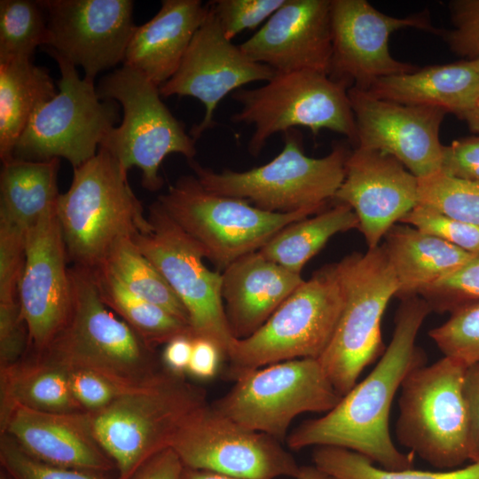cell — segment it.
Wrapping results in <instances>:
<instances>
[{
  "label": "cell",
  "mask_w": 479,
  "mask_h": 479,
  "mask_svg": "<svg viewBox=\"0 0 479 479\" xmlns=\"http://www.w3.org/2000/svg\"><path fill=\"white\" fill-rule=\"evenodd\" d=\"M419 204L479 227V184L449 177L438 171L418 178Z\"/></svg>",
  "instance_id": "36"
},
{
  "label": "cell",
  "mask_w": 479,
  "mask_h": 479,
  "mask_svg": "<svg viewBox=\"0 0 479 479\" xmlns=\"http://www.w3.org/2000/svg\"><path fill=\"white\" fill-rule=\"evenodd\" d=\"M439 171L479 184V136L457 139L444 145Z\"/></svg>",
  "instance_id": "46"
},
{
  "label": "cell",
  "mask_w": 479,
  "mask_h": 479,
  "mask_svg": "<svg viewBox=\"0 0 479 479\" xmlns=\"http://www.w3.org/2000/svg\"><path fill=\"white\" fill-rule=\"evenodd\" d=\"M468 420L469 460L479 461V364L467 366L463 385Z\"/></svg>",
  "instance_id": "47"
},
{
  "label": "cell",
  "mask_w": 479,
  "mask_h": 479,
  "mask_svg": "<svg viewBox=\"0 0 479 479\" xmlns=\"http://www.w3.org/2000/svg\"><path fill=\"white\" fill-rule=\"evenodd\" d=\"M240 47L277 73L311 70L329 75L331 0H286Z\"/></svg>",
  "instance_id": "22"
},
{
  "label": "cell",
  "mask_w": 479,
  "mask_h": 479,
  "mask_svg": "<svg viewBox=\"0 0 479 479\" xmlns=\"http://www.w3.org/2000/svg\"><path fill=\"white\" fill-rule=\"evenodd\" d=\"M336 202L313 216L287 225L258 251L266 259L301 274L304 265L334 235L358 229V219L351 207Z\"/></svg>",
  "instance_id": "31"
},
{
  "label": "cell",
  "mask_w": 479,
  "mask_h": 479,
  "mask_svg": "<svg viewBox=\"0 0 479 479\" xmlns=\"http://www.w3.org/2000/svg\"><path fill=\"white\" fill-rule=\"evenodd\" d=\"M71 391L85 412L102 409L132 389H126L109 379L92 371L68 369Z\"/></svg>",
  "instance_id": "44"
},
{
  "label": "cell",
  "mask_w": 479,
  "mask_h": 479,
  "mask_svg": "<svg viewBox=\"0 0 479 479\" xmlns=\"http://www.w3.org/2000/svg\"><path fill=\"white\" fill-rule=\"evenodd\" d=\"M350 153L342 143L321 158L306 155L301 135L294 129L284 133V146L268 163L246 171L206 168L188 161L196 178L209 192L239 198L272 213L325 209L334 199L345 176Z\"/></svg>",
  "instance_id": "5"
},
{
  "label": "cell",
  "mask_w": 479,
  "mask_h": 479,
  "mask_svg": "<svg viewBox=\"0 0 479 479\" xmlns=\"http://www.w3.org/2000/svg\"><path fill=\"white\" fill-rule=\"evenodd\" d=\"M313 463L332 479H479V461L443 471L413 468L389 470L355 452L332 446L316 447Z\"/></svg>",
  "instance_id": "34"
},
{
  "label": "cell",
  "mask_w": 479,
  "mask_h": 479,
  "mask_svg": "<svg viewBox=\"0 0 479 479\" xmlns=\"http://www.w3.org/2000/svg\"><path fill=\"white\" fill-rule=\"evenodd\" d=\"M418 186V177L393 156L356 146L334 200L351 207L368 248H374L419 203Z\"/></svg>",
  "instance_id": "21"
},
{
  "label": "cell",
  "mask_w": 479,
  "mask_h": 479,
  "mask_svg": "<svg viewBox=\"0 0 479 479\" xmlns=\"http://www.w3.org/2000/svg\"><path fill=\"white\" fill-rule=\"evenodd\" d=\"M47 20V48L84 70L94 82L123 62L136 28L131 0H38Z\"/></svg>",
  "instance_id": "17"
},
{
  "label": "cell",
  "mask_w": 479,
  "mask_h": 479,
  "mask_svg": "<svg viewBox=\"0 0 479 479\" xmlns=\"http://www.w3.org/2000/svg\"><path fill=\"white\" fill-rule=\"evenodd\" d=\"M303 280L259 251L230 264L222 273V297L232 335L254 334Z\"/></svg>",
  "instance_id": "24"
},
{
  "label": "cell",
  "mask_w": 479,
  "mask_h": 479,
  "mask_svg": "<svg viewBox=\"0 0 479 479\" xmlns=\"http://www.w3.org/2000/svg\"><path fill=\"white\" fill-rule=\"evenodd\" d=\"M286 0H215L208 4L227 39L254 29L276 12Z\"/></svg>",
  "instance_id": "41"
},
{
  "label": "cell",
  "mask_w": 479,
  "mask_h": 479,
  "mask_svg": "<svg viewBox=\"0 0 479 479\" xmlns=\"http://www.w3.org/2000/svg\"><path fill=\"white\" fill-rule=\"evenodd\" d=\"M461 119L465 120L469 129L479 136V98L463 114Z\"/></svg>",
  "instance_id": "52"
},
{
  "label": "cell",
  "mask_w": 479,
  "mask_h": 479,
  "mask_svg": "<svg viewBox=\"0 0 479 479\" xmlns=\"http://www.w3.org/2000/svg\"><path fill=\"white\" fill-rule=\"evenodd\" d=\"M341 398L318 359L297 358L241 375L211 405L234 422L280 442L295 417L326 413Z\"/></svg>",
  "instance_id": "12"
},
{
  "label": "cell",
  "mask_w": 479,
  "mask_h": 479,
  "mask_svg": "<svg viewBox=\"0 0 479 479\" xmlns=\"http://www.w3.org/2000/svg\"><path fill=\"white\" fill-rule=\"evenodd\" d=\"M28 349L29 334L19 299L0 302V368L24 357Z\"/></svg>",
  "instance_id": "45"
},
{
  "label": "cell",
  "mask_w": 479,
  "mask_h": 479,
  "mask_svg": "<svg viewBox=\"0 0 479 479\" xmlns=\"http://www.w3.org/2000/svg\"><path fill=\"white\" fill-rule=\"evenodd\" d=\"M398 223L382 244L398 280L401 300L421 291L464 265L473 255L447 241Z\"/></svg>",
  "instance_id": "27"
},
{
  "label": "cell",
  "mask_w": 479,
  "mask_h": 479,
  "mask_svg": "<svg viewBox=\"0 0 479 479\" xmlns=\"http://www.w3.org/2000/svg\"><path fill=\"white\" fill-rule=\"evenodd\" d=\"M206 404L204 389L164 366L146 384L86 413L95 439L117 469V479H129L147 459L170 447L180 428Z\"/></svg>",
  "instance_id": "4"
},
{
  "label": "cell",
  "mask_w": 479,
  "mask_h": 479,
  "mask_svg": "<svg viewBox=\"0 0 479 479\" xmlns=\"http://www.w3.org/2000/svg\"><path fill=\"white\" fill-rule=\"evenodd\" d=\"M169 216L202 248L205 258L224 270L258 251L287 225L317 214L272 213L248 201L205 189L195 176H183L158 197Z\"/></svg>",
  "instance_id": "11"
},
{
  "label": "cell",
  "mask_w": 479,
  "mask_h": 479,
  "mask_svg": "<svg viewBox=\"0 0 479 479\" xmlns=\"http://www.w3.org/2000/svg\"><path fill=\"white\" fill-rule=\"evenodd\" d=\"M26 232L0 223V302L18 299L25 265Z\"/></svg>",
  "instance_id": "43"
},
{
  "label": "cell",
  "mask_w": 479,
  "mask_h": 479,
  "mask_svg": "<svg viewBox=\"0 0 479 479\" xmlns=\"http://www.w3.org/2000/svg\"><path fill=\"white\" fill-rule=\"evenodd\" d=\"M452 28L440 32L450 50L458 56L479 58V0L449 3Z\"/></svg>",
  "instance_id": "42"
},
{
  "label": "cell",
  "mask_w": 479,
  "mask_h": 479,
  "mask_svg": "<svg viewBox=\"0 0 479 479\" xmlns=\"http://www.w3.org/2000/svg\"><path fill=\"white\" fill-rule=\"evenodd\" d=\"M343 306L336 263L313 273L251 335L236 339L227 359L237 380L278 362L318 359L329 344Z\"/></svg>",
  "instance_id": "7"
},
{
  "label": "cell",
  "mask_w": 479,
  "mask_h": 479,
  "mask_svg": "<svg viewBox=\"0 0 479 479\" xmlns=\"http://www.w3.org/2000/svg\"><path fill=\"white\" fill-rule=\"evenodd\" d=\"M0 175V223L24 232L56 208L59 159L29 161L12 156Z\"/></svg>",
  "instance_id": "29"
},
{
  "label": "cell",
  "mask_w": 479,
  "mask_h": 479,
  "mask_svg": "<svg viewBox=\"0 0 479 479\" xmlns=\"http://www.w3.org/2000/svg\"><path fill=\"white\" fill-rule=\"evenodd\" d=\"M104 303L145 342L155 348L179 335H192L187 323L165 309L135 295L101 269L90 271Z\"/></svg>",
  "instance_id": "32"
},
{
  "label": "cell",
  "mask_w": 479,
  "mask_h": 479,
  "mask_svg": "<svg viewBox=\"0 0 479 479\" xmlns=\"http://www.w3.org/2000/svg\"><path fill=\"white\" fill-rule=\"evenodd\" d=\"M365 90L378 98L436 107L461 118L479 98V70L474 59L429 66L381 78Z\"/></svg>",
  "instance_id": "26"
},
{
  "label": "cell",
  "mask_w": 479,
  "mask_h": 479,
  "mask_svg": "<svg viewBox=\"0 0 479 479\" xmlns=\"http://www.w3.org/2000/svg\"><path fill=\"white\" fill-rule=\"evenodd\" d=\"M409 27L438 35L441 32L427 11L394 17L365 0H331L329 76L349 88L367 90L381 78L416 71L418 67L396 59L389 46L392 33Z\"/></svg>",
  "instance_id": "16"
},
{
  "label": "cell",
  "mask_w": 479,
  "mask_h": 479,
  "mask_svg": "<svg viewBox=\"0 0 479 479\" xmlns=\"http://www.w3.org/2000/svg\"><path fill=\"white\" fill-rule=\"evenodd\" d=\"M399 223L437 237L467 252H479V227L448 217L427 206L418 203Z\"/></svg>",
  "instance_id": "40"
},
{
  "label": "cell",
  "mask_w": 479,
  "mask_h": 479,
  "mask_svg": "<svg viewBox=\"0 0 479 479\" xmlns=\"http://www.w3.org/2000/svg\"><path fill=\"white\" fill-rule=\"evenodd\" d=\"M343 306L318 361L341 397L357 382L365 368L383 354L381 320L399 284L383 245L354 252L336 263Z\"/></svg>",
  "instance_id": "6"
},
{
  "label": "cell",
  "mask_w": 479,
  "mask_h": 479,
  "mask_svg": "<svg viewBox=\"0 0 479 479\" xmlns=\"http://www.w3.org/2000/svg\"><path fill=\"white\" fill-rule=\"evenodd\" d=\"M181 479H240L211 471L192 469L185 467L183 469Z\"/></svg>",
  "instance_id": "51"
},
{
  "label": "cell",
  "mask_w": 479,
  "mask_h": 479,
  "mask_svg": "<svg viewBox=\"0 0 479 479\" xmlns=\"http://www.w3.org/2000/svg\"><path fill=\"white\" fill-rule=\"evenodd\" d=\"M431 311L452 312L479 301V252L454 272L421 291L419 294Z\"/></svg>",
  "instance_id": "38"
},
{
  "label": "cell",
  "mask_w": 479,
  "mask_h": 479,
  "mask_svg": "<svg viewBox=\"0 0 479 479\" xmlns=\"http://www.w3.org/2000/svg\"><path fill=\"white\" fill-rule=\"evenodd\" d=\"M0 479H7L4 474L1 473Z\"/></svg>",
  "instance_id": "55"
},
{
  "label": "cell",
  "mask_w": 479,
  "mask_h": 479,
  "mask_svg": "<svg viewBox=\"0 0 479 479\" xmlns=\"http://www.w3.org/2000/svg\"><path fill=\"white\" fill-rule=\"evenodd\" d=\"M0 431L31 457L52 466L101 473L115 467L95 439L86 412L58 413L18 405Z\"/></svg>",
  "instance_id": "23"
},
{
  "label": "cell",
  "mask_w": 479,
  "mask_h": 479,
  "mask_svg": "<svg viewBox=\"0 0 479 479\" xmlns=\"http://www.w3.org/2000/svg\"><path fill=\"white\" fill-rule=\"evenodd\" d=\"M170 448L185 467L240 479L295 478L301 468L279 440L234 422L209 404L189 417Z\"/></svg>",
  "instance_id": "15"
},
{
  "label": "cell",
  "mask_w": 479,
  "mask_h": 479,
  "mask_svg": "<svg viewBox=\"0 0 479 479\" xmlns=\"http://www.w3.org/2000/svg\"><path fill=\"white\" fill-rule=\"evenodd\" d=\"M96 90L101 99L119 103L123 112L122 123L108 131L98 148L127 172L140 169L145 189L161 188L159 169L168 155L179 153L193 160L196 140L162 102L159 86L141 73L123 65L102 77Z\"/></svg>",
  "instance_id": "9"
},
{
  "label": "cell",
  "mask_w": 479,
  "mask_h": 479,
  "mask_svg": "<svg viewBox=\"0 0 479 479\" xmlns=\"http://www.w3.org/2000/svg\"><path fill=\"white\" fill-rule=\"evenodd\" d=\"M0 463L7 479H106L105 473L42 462L26 453L5 434L1 435Z\"/></svg>",
  "instance_id": "39"
},
{
  "label": "cell",
  "mask_w": 479,
  "mask_h": 479,
  "mask_svg": "<svg viewBox=\"0 0 479 479\" xmlns=\"http://www.w3.org/2000/svg\"><path fill=\"white\" fill-rule=\"evenodd\" d=\"M474 61H475V65H476V67H477V68L479 70V58L474 59Z\"/></svg>",
  "instance_id": "54"
},
{
  "label": "cell",
  "mask_w": 479,
  "mask_h": 479,
  "mask_svg": "<svg viewBox=\"0 0 479 479\" xmlns=\"http://www.w3.org/2000/svg\"><path fill=\"white\" fill-rule=\"evenodd\" d=\"M49 31L39 1H0V62L31 59L38 46H47Z\"/></svg>",
  "instance_id": "35"
},
{
  "label": "cell",
  "mask_w": 479,
  "mask_h": 479,
  "mask_svg": "<svg viewBox=\"0 0 479 479\" xmlns=\"http://www.w3.org/2000/svg\"><path fill=\"white\" fill-rule=\"evenodd\" d=\"M192 348L191 335H179L165 344L161 359L163 365L169 371L183 374L187 373Z\"/></svg>",
  "instance_id": "50"
},
{
  "label": "cell",
  "mask_w": 479,
  "mask_h": 479,
  "mask_svg": "<svg viewBox=\"0 0 479 479\" xmlns=\"http://www.w3.org/2000/svg\"><path fill=\"white\" fill-rule=\"evenodd\" d=\"M348 94L357 126L356 146L393 156L418 178L440 170L444 111L378 98L356 87L349 88Z\"/></svg>",
  "instance_id": "20"
},
{
  "label": "cell",
  "mask_w": 479,
  "mask_h": 479,
  "mask_svg": "<svg viewBox=\"0 0 479 479\" xmlns=\"http://www.w3.org/2000/svg\"><path fill=\"white\" fill-rule=\"evenodd\" d=\"M349 88L317 71L277 73L265 85L232 93L241 108L231 120L254 126L248 143V152L254 156L272 135L294 127H306L315 135L329 130L356 145L357 126Z\"/></svg>",
  "instance_id": "10"
},
{
  "label": "cell",
  "mask_w": 479,
  "mask_h": 479,
  "mask_svg": "<svg viewBox=\"0 0 479 479\" xmlns=\"http://www.w3.org/2000/svg\"><path fill=\"white\" fill-rule=\"evenodd\" d=\"M201 25L194 34L174 75L159 87L162 97H192L205 107L202 121L192 126L197 140L214 126V112L231 92L256 81H270L277 72L247 56L240 45L224 35L208 4Z\"/></svg>",
  "instance_id": "18"
},
{
  "label": "cell",
  "mask_w": 479,
  "mask_h": 479,
  "mask_svg": "<svg viewBox=\"0 0 479 479\" xmlns=\"http://www.w3.org/2000/svg\"><path fill=\"white\" fill-rule=\"evenodd\" d=\"M58 63L59 92L41 105L16 143L13 156L29 161L64 158L76 168L98 153L119 117L117 102L101 99L94 82L67 59L44 48Z\"/></svg>",
  "instance_id": "13"
},
{
  "label": "cell",
  "mask_w": 479,
  "mask_h": 479,
  "mask_svg": "<svg viewBox=\"0 0 479 479\" xmlns=\"http://www.w3.org/2000/svg\"><path fill=\"white\" fill-rule=\"evenodd\" d=\"M18 405L48 412H85L71 391L67 369L32 354L0 368V424Z\"/></svg>",
  "instance_id": "28"
},
{
  "label": "cell",
  "mask_w": 479,
  "mask_h": 479,
  "mask_svg": "<svg viewBox=\"0 0 479 479\" xmlns=\"http://www.w3.org/2000/svg\"><path fill=\"white\" fill-rule=\"evenodd\" d=\"M431 310L420 296L402 299L390 343L371 373L325 415L308 420L287 437L292 450L332 446L359 453L389 470L412 468L413 454L394 444L389 416L395 396L405 377L426 365L416 337Z\"/></svg>",
  "instance_id": "1"
},
{
  "label": "cell",
  "mask_w": 479,
  "mask_h": 479,
  "mask_svg": "<svg viewBox=\"0 0 479 479\" xmlns=\"http://www.w3.org/2000/svg\"><path fill=\"white\" fill-rule=\"evenodd\" d=\"M183 469L179 457L169 447L147 459L129 479H181Z\"/></svg>",
  "instance_id": "49"
},
{
  "label": "cell",
  "mask_w": 479,
  "mask_h": 479,
  "mask_svg": "<svg viewBox=\"0 0 479 479\" xmlns=\"http://www.w3.org/2000/svg\"><path fill=\"white\" fill-rule=\"evenodd\" d=\"M294 479H332L316 466L301 467L297 476Z\"/></svg>",
  "instance_id": "53"
},
{
  "label": "cell",
  "mask_w": 479,
  "mask_h": 479,
  "mask_svg": "<svg viewBox=\"0 0 479 479\" xmlns=\"http://www.w3.org/2000/svg\"><path fill=\"white\" fill-rule=\"evenodd\" d=\"M222 357V351L213 342L194 337L187 373L198 379H210L216 374Z\"/></svg>",
  "instance_id": "48"
},
{
  "label": "cell",
  "mask_w": 479,
  "mask_h": 479,
  "mask_svg": "<svg viewBox=\"0 0 479 479\" xmlns=\"http://www.w3.org/2000/svg\"><path fill=\"white\" fill-rule=\"evenodd\" d=\"M467 368L444 356L412 370L400 388L397 441L441 469H454L469 459L463 392Z\"/></svg>",
  "instance_id": "8"
},
{
  "label": "cell",
  "mask_w": 479,
  "mask_h": 479,
  "mask_svg": "<svg viewBox=\"0 0 479 479\" xmlns=\"http://www.w3.org/2000/svg\"><path fill=\"white\" fill-rule=\"evenodd\" d=\"M207 12L200 0H162L158 12L136 27L123 65L160 87L177 72Z\"/></svg>",
  "instance_id": "25"
},
{
  "label": "cell",
  "mask_w": 479,
  "mask_h": 479,
  "mask_svg": "<svg viewBox=\"0 0 479 479\" xmlns=\"http://www.w3.org/2000/svg\"><path fill=\"white\" fill-rule=\"evenodd\" d=\"M428 334L444 357L467 366L479 364V301L455 309Z\"/></svg>",
  "instance_id": "37"
},
{
  "label": "cell",
  "mask_w": 479,
  "mask_h": 479,
  "mask_svg": "<svg viewBox=\"0 0 479 479\" xmlns=\"http://www.w3.org/2000/svg\"><path fill=\"white\" fill-rule=\"evenodd\" d=\"M25 246L18 299L29 334L27 354L40 355L65 326L72 304L69 260L56 208L27 230Z\"/></svg>",
  "instance_id": "19"
},
{
  "label": "cell",
  "mask_w": 479,
  "mask_h": 479,
  "mask_svg": "<svg viewBox=\"0 0 479 479\" xmlns=\"http://www.w3.org/2000/svg\"><path fill=\"white\" fill-rule=\"evenodd\" d=\"M56 215L69 262L90 271L102 263L116 241L152 231L127 171L102 148L74 168L69 189L58 199Z\"/></svg>",
  "instance_id": "3"
},
{
  "label": "cell",
  "mask_w": 479,
  "mask_h": 479,
  "mask_svg": "<svg viewBox=\"0 0 479 479\" xmlns=\"http://www.w3.org/2000/svg\"><path fill=\"white\" fill-rule=\"evenodd\" d=\"M152 231L132 238L138 250L154 265L184 305L192 338L213 342L224 357L232 335L222 297V273L203 263L204 252L164 210L158 200L149 206Z\"/></svg>",
  "instance_id": "14"
},
{
  "label": "cell",
  "mask_w": 479,
  "mask_h": 479,
  "mask_svg": "<svg viewBox=\"0 0 479 479\" xmlns=\"http://www.w3.org/2000/svg\"><path fill=\"white\" fill-rule=\"evenodd\" d=\"M47 68L31 59L0 62V158L13 156L17 141L35 110L57 95Z\"/></svg>",
  "instance_id": "30"
},
{
  "label": "cell",
  "mask_w": 479,
  "mask_h": 479,
  "mask_svg": "<svg viewBox=\"0 0 479 479\" xmlns=\"http://www.w3.org/2000/svg\"><path fill=\"white\" fill-rule=\"evenodd\" d=\"M70 279L69 317L46 349L35 356L65 368L92 371L126 389L152 381L164 368L155 348L104 303L90 270L73 265Z\"/></svg>",
  "instance_id": "2"
},
{
  "label": "cell",
  "mask_w": 479,
  "mask_h": 479,
  "mask_svg": "<svg viewBox=\"0 0 479 479\" xmlns=\"http://www.w3.org/2000/svg\"><path fill=\"white\" fill-rule=\"evenodd\" d=\"M97 269L110 274L135 295L165 309L189 325L184 305L159 271L138 250L132 238L116 241Z\"/></svg>",
  "instance_id": "33"
}]
</instances>
